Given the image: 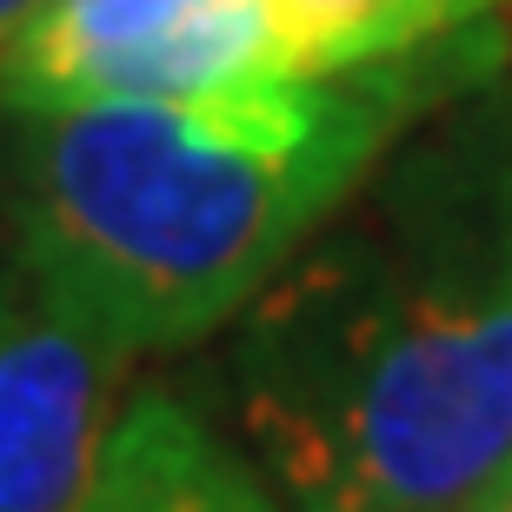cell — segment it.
I'll return each instance as SVG.
<instances>
[{
	"label": "cell",
	"mask_w": 512,
	"mask_h": 512,
	"mask_svg": "<svg viewBox=\"0 0 512 512\" xmlns=\"http://www.w3.org/2000/svg\"><path fill=\"white\" fill-rule=\"evenodd\" d=\"M260 80H293L266 0H40L0 40V107L14 120Z\"/></svg>",
	"instance_id": "3957f363"
},
{
	"label": "cell",
	"mask_w": 512,
	"mask_h": 512,
	"mask_svg": "<svg viewBox=\"0 0 512 512\" xmlns=\"http://www.w3.org/2000/svg\"><path fill=\"white\" fill-rule=\"evenodd\" d=\"M493 7L499 0H266V20H273L286 74L320 80L446 47Z\"/></svg>",
	"instance_id": "8992f818"
},
{
	"label": "cell",
	"mask_w": 512,
	"mask_h": 512,
	"mask_svg": "<svg viewBox=\"0 0 512 512\" xmlns=\"http://www.w3.org/2000/svg\"><path fill=\"white\" fill-rule=\"evenodd\" d=\"M227 393L293 512H473L512 466V120L386 153L233 313Z\"/></svg>",
	"instance_id": "6da1fadb"
},
{
	"label": "cell",
	"mask_w": 512,
	"mask_h": 512,
	"mask_svg": "<svg viewBox=\"0 0 512 512\" xmlns=\"http://www.w3.org/2000/svg\"><path fill=\"white\" fill-rule=\"evenodd\" d=\"M473 512H512V466H506V473H499L493 486L473 499Z\"/></svg>",
	"instance_id": "52a82bcc"
},
{
	"label": "cell",
	"mask_w": 512,
	"mask_h": 512,
	"mask_svg": "<svg viewBox=\"0 0 512 512\" xmlns=\"http://www.w3.org/2000/svg\"><path fill=\"white\" fill-rule=\"evenodd\" d=\"M433 94L419 54H399L20 120L27 280L133 360L200 346L360 193Z\"/></svg>",
	"instance_id": "7a4b0ae2"
},
{
	"label": "cell",
	"mask_w": 512,
	"mask_h": 512,
	"mask_svg": "<svg viewBox=\"0 0 512 512\" xmlns=\"http://www.w3.org/2000/svg\"><path fill=\"white\" fill-rule=\"evenodd\" d=\"M80 512H293L266 473L167 386H140L120 406L114 439Z\"/></svg>",
	"instance_id": "5b68a950"
},
{
	"label": "cell",
	"mask_w": 512,
	"mask_h": 512,
	"mask_svg": "<svg viewBox=\"0 0 512 512\" xmlns=\"http://www.w3.org/2000/svg\"><path fill=\"white\" fill-rule=\"evenodd\" d=\"M127 366L107 333L27 300L0 326V512H80L127 406Z\"/></svg>",
	"instance_id": "277c9868"
},
{
	"label": "cell",
	"mask_w": 512,
	"mask_h": 512,
	"mask_svg": "<svg viewBox=\"0 0 512 512\" xmlns=\"http://www.w3.org/2000/svg\"><path fill=\"white\" fill-rule=\"evenodd\" d=\"M14 306L20 300H14V286H7V273H0V326H7V313H14Z\"/></svg>",
	"instance_id": "9c48e42d"
},
{
	"label": "cell",
	"mask_w": 512,
	"mask_h": 512,
	"mask_svg": "<svg viewBox=\"0 0 512 512\" xmlns=\"http://www.w3.org/2000/svg\"><path fill=\"white\" fill-rule=\"evenodd\" d=\"M34 7H40V0H0V40L14 34V27H20L27 14H34Z\"/></svg>",
	"instance_id": "ba28073f"
}]
</instances>
